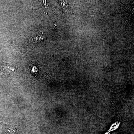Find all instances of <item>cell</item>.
I'll return each instance as SVG.
<instances>
[{"mask_svg":"<svg viewBox=\"0 0 134 134\" xmlns=\"http://www.w3.org/2000/svg\"><path fill=\"white\" fill-rule=\"evenodd\" d=\"M45 38V37L43 36V34H41L32 37V41L34 43H40L44 41Z\"/></svg>","mask_w":134,"mask_h":134,"instance_id":"4","label":"cell"},{"mask_svg":"<svg viewBox=\"0 0 134 134\" xmlns=\"http://www.w3.org/2000/svg\"><path fill=\"white\" fill-rule=\"evenodd\" d=\"M0 123L2 127V134H20L19 130L16 127L5 124L1 121Z\"/></svg>","mask_w":134,"mask_h":134,"instance_id":"2","label":"cell"},{"mask_svg":"<svg viewBox=\"0 0 134 134\" xmlns=\"http://www.w3.org/2000/svg\"><path fill=\"white\" fill-rule=\"evenodd\" d=\"M18 69L16 65L5 63H3L1 66V72L7 75H13L15 74Z\"/></svg>","mask_w":134,"mask_h":134,"instance_id":"1","label":"cell"},{"mask_svg":"<svg viewBox=\"0 0 134 134\" xmlns=\"http://www.w3.org/2000/svg\"><path fill=\"white\" fill-rule=\"evenodd\" d=\"M119 124L118 123H115L113 124L110 128V130H113L117 128V127L119 126Z\"/></svg>","mask_w":134,"mask_h":134,"instance_id":"5","label":"cell"},{"mask_svg":"<svg viewBox=\"0 0 134 134\" xmlns=\"http://www.w3.org/2000/svg\"><path fill=\"white\" fill-rule=\"evenodd\" d=\"M106 134H107V133H106Z\"/></svg>","mask_w":134,"mask_h":134,"instance_id":"6","label":"cell"},{"mask_svg":"<svg viewBox=\"0 0 134 134\" xmlns=\"http://www.w3.org/2000/svg\"><path fill=\"white\" fill-rule=\"evenodd\" d=\"M31 74L34 76L38 77L41 74V70L40 68L34 63H32L30 65Z\"/></svg>","mask_w":134,"mask_h":134,"instance_id":"3","label":"cell"}]
</instances>
